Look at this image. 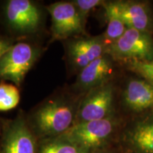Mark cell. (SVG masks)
Segmentation results:
<instances>
[{
  "label": "cell",
  "mask_w": 153,
  "mask_h": 153,
  "mask_svg": "<svg viewBox=\"0 0 153 153\" xmlns=\"http://www.w3.org/2000/svg\"><path fill=\"white\" fill-rule=\"evenodd\" d=\"M103 7L107 19V28L102 36L108 47L123 35L128 28L115 12L109 1H105Z\"/></svg>",
  "instance_id": "5bb4252c"
},
{
  "label": "cell",
  "mask_w": 153,
  "mask_h": 153,
  "mask_svg": "<svg viewBox=\"0 0 153 153\" xmlns=\"http://www.w3.org/2000/svg\"><path fill=\"white\" fill-rule=\"evenodd\" d=\"M107 45L103 36L72 40L68 44V55L71 65L77 70H82L106 53Z\"/></svg>",
  "instance_id": "4fadbf2b"
},
{
  "label": "cell",
  "mask_w": 153,
  "mask_h": 153,
  "mask_svg": "<svg viewBox=\"0 0 153 153\" xmlns=\"http://www.w3.org/2000/svg\"><path fill=\"white\" fill-rule=\"evenodd\" d=\"M4 16L9 27L22 33L33 32L41 22L39 9L29 0H9L5 4Z\"/></svg>",
  "instance_id": "9c48e42d"
},
{
  "label": "cell",
  "mask_w": 153,
  "mask_h": 153,
  "mask_svg": "<svg viewBox=\"0 0 153 153\" xmlns=\"http://www.w3.org/2000/svg\"><path fill=\"white\" fill-rule=\"evenodd\" d=\"M129 72L131 75L124 81L119 93V104L131 120L153 113V85L143 76Z\"/></svg>",
  "instance_id": "5b68a950"
},
{
  "label": "cell",
  "mask_w": 153,
  "mask_h": 153,
  "mask_svg": "<svg viewBox=\"0 0 153 153\" xmlns=\"http://www.w3.org/2000/svg\"><path fill=\"white\" fill-rule=\"evenodd\" d=\"M75 116L70 103L61 99L50 101L34 114V128L40 136L46 139L57 137L73 125Z\"/></svg>",
  "instance_id": "277c9868"
},
{
  "label": "cell",
  "mask_w": 153,
  "mask_h": 153,
  "mask_svg": "<svg viewBox=\"0 0 153 153\" xmlns=\"http://www.w3.org/2000/svg\"><path fill=\"white\" fill-rule=\"evenodd\" d=\"M123 123L119 115L108 118L74 123L59 137L88 153L104 149Z\"/></svg>",
  "instance_id": "6da1fadb"
},
{
  "label": "cell",
  "mask_w": 153,
  "mask_h": 153,
  "mask_svg": "<svg viewBox=\"0 0 153 153\" xmlns=\"http://www.w3.org/2000/svg\"><path fill=\"white\" fill-rule=\"evenodd\" d=\"M91 153H111V152H108V151H106V150H104V149H101V150H96L94 152H92Z\"/></svg>",
  "instance_id": "ffe728a7"
},
{
  "label": "cell",
  "mask_w": 153,
  "mask_h": 153,
  "mask_svg": "<svg viewBox=\"0 0 153 153\" xmlns=\"http://www.w3.org/2000/svg\"><path fill=\"white\" fill-rule=\"evenodd\" d=\"M77 9L82 22L85 24L87 17L89 12L100 5H104L105 1L102 0H75L72 1Z\"/></svg>",
  "instance_id": "ac0fdd59"
},
{
  "label": "cell",
  "mask_w": 153,
  "mask_h": 153,
  "mask_svg": "<svg viewBox=\"0 0 153 153\" xmlns=\"http://www.w3.org/2000/svg\"><path fill=\"white\" fill-rule=\"evenodd\" d=\"M20 101L19 91L11 84H0V111H7L17 106Z\"/></svg>",
  "instance_id": "2e32d148"
},
{
  "label": "cell",
  "mask_w": 153,
  "mask_h": 153,
  "mask_svg": "<svg viewBox=\"0 0 153 153\" xmlns=\"http://www.w3.org/2000/svg\"><path fill=\"white\" fill-rule=\"evenodd\" d=\"M39 55V49L31 44L24 42L14 44L0 58V78L20 86Z\"/></svg>",
  "instance_id": "8992f818"
},
{
  "label": "cell",
  "mask_w": 153,
  "mask_h": 153,
  "mask_svg": "<svg viewBox=\"0 0 153 153\" xmlns=\"http://www.w3.org/2000/svg\"><path fill=\"white\" fill-rule=\"evenodd\" d=\"M112 8L127 28L153 36V6L147 0L109 1Z\"/></svg>",
  "instance_id": "52a82bcc"
},
{
  "label": "cell",
  "mask_w": 153,
  "mask_h": 153,
  "mask_svg": "<svg viewBox=\"0 0 153 153\" xmlns=\"http://www.w3.org/2000/svg\"><path fill=\"white\" fill-rule=\"evenodd\" d=\"M106 53L122 66L131 62H153V36L128 28L107 47Z\"/></svg>",
  "instance_id": "7a4b0ae2"
},
{
  "label": "cell",
  "mask_w": 153,
  "mask_h": 153,
  "mask_svg": "<svg viewBox=\"0 0 153 153\" xmlns=\"http://www.w3.org/2000/svg\"><path fill=\"white\" fill-rule=\"evenodd\" d=\"M0 153H36L35 137L23 118L11 120L6 126Z\"/></svg>",
  "instance_id": "8fae6325"
},
{
  "label": "cell",
  "mask_w": 153,
  "mask_h": 153,
  "mask_svg": "<svg viewBox=\"0 0 153 153\" xmlns=\"http://www.w3.org/2000/svg\"><path fill=\"white\" fill-rule=\"evenodd\" d=\"M13 42L11 40L0 36V58L12 47Z\"/></svg>",
  "instance_id": "d6986e66"
},
{
  "label": "cell",
  "mask_w": 153,
  "mask_h": 153,
  "mask_svg": "<svg viewBox=\"0 0 153 153\" xmlns=\"http://www.w3.org/2000/svg\"><path fill=\"white\" fill-rule=\"evenodd\" d=\"M123 66L126 70L143 76L153 85V62H131Z\"/></svg>",
  "instance_id": "e0dca14e"
},
{
  "label": "cell",
  "mask_w": 153,
  "mask_h": 153,
  "mask_svg": "<svg viewBox=\"0 0 153 153\" xmlns=\"http://www.w3.org/2000/svg\"><path fill=\"white\" fill-rule=\"evenodd\" d=\"M123 140L133 153H153V113L129 120Z\"/></svg>",
  "instance_id": "7c38bea8"
},
{
  "label": "cell",
  "mask_w": 153,
  "mask_h": 153,
  "mask_svg": "<svg viewBox=\"0 0 153 153\" xmlns=\"http://www.w3.org/2000/svg\"><path fill=\"white\" fill-rule=\"evenodd\" d=\"M38 153H88L76 145L59 137L45 139Z\"/></svg>",
  "instance_id": "9a60e30c"
},
{
  "label": "cell",
  "mask_w": 153,
  "mask_h": 153,
  "mask_svg": "<svg viewBox=\"0 0 153 153\" xmlns=\"http://www.w3.org/2000/svg\"><path fill=\"white\" fill-rule=\"evenodd\" d=\"M52 19L53 40H63L85 32V24L72 2L60 1L48 7Z\"/></svg>",
  "instance_id": "ba28073f"
},
{
  "label": "cell",
  "mask_w": 153,
  "mask_h": 153,
  "mask_svg": "<svg viewBox=\"0 0 153 153\" xmlns=\"http://www.w3.org/2000/svg\"><path fill=\"white\" fill-rule=\"evenodd\" d=\"M118 62L107 53L94 60L80 70L75 86L79 90L87 91L114 79Z\"/></svg>",
  "instance_id": "30bf717a"
},
{
  "label": "cell",
  "mask_w": 153,
  "mask_h": 153,
  "mask_svg": "<svg viewBox=\"0 0 153 153\" xmlns=\"http://www.w3.org/2000/svg\"><path fill=\"white\" fill-rule=\"evenodd\" d=\"M117 87L114 79L89 91L79 104L74 123L118 116Z\"/></svg>",
  "instance_id": "3957f363"
}]
</instances>
